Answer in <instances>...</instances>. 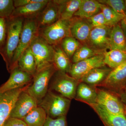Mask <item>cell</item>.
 Instances as JSON below:
<instances>
[{"label": "cell", "mask_w": 126, "mask_h": 126, "mask_svg": "<svg viewBox=\"0 0 126 126\" xmlns=\"http://www.w3.org/2000/svg\"><path fill=\"white\" fill-rule=\"evenodd\" d=\"M25 19L11 17L7 19V33L4 52L1 55L9 72L12 60L18 47Z\"/></svg>", "instance_id": "6da1fadb"}, {"label": "cell", "mask_w": 126, "mask_h": 126, "mask_svg": "<svg viewBox=\"0 0 126 126\" xmlns=\"http://www.w3.org/2000/svg\"><path fill=\"white\" fill-rule=\"evenodd\" d=\"M39 29L36 18L25 19L19 43L12 58L9 72L18 67L21 56L30 47L34 39L39 35Z\"/></svg>", "instance_id": "7a4b0ae2"}, {"label": "cell", "mask_w": 126, "mask_h": 126, "mask_svg": "<svg viewBox=\"0 0 126 126\" xmlns=\"http://www.w3.org/2000/svg\"><path fill=\"white\" fill-rule=\"evenodd\" d=\"M71 100L48 90L44 97L39 103L45 110L47 116L53 118L66 116L70 107Z\"/></svg>", "instance_id": "3957f363"}, {"label": "cell", "mask_w": 126, "mask_h": 126, "mask_svg": "<svg viewBox=\"0 0 126 126\" xmlns=\"http://www.w3.org/2000/svg\"><path fill=\"white\" fill-rule=\"evenodd\" d=\"M29 47L35 59L37 72L53 64V46L38 35L34 39Z\"/></svg>", "instance_id": "277c9868"}, {"label": "cell", "mask_w": 126, "mask_h": 126, "mask_svg": "<svg viewBox=\"0 0 126 126\" xmlns=\"http://www.w3.org/2000/svg\"><path fill=\"white\" fill-rule=\"evenodd\" d=\"M56 71L53 64L38 71L33 77V83L27 92L37 100L38 104L48 92L50 81Z\"/></svg>", "instance_id": "5b68a950"}, {"label": "cell", "mask_w": 126, "mask_h": 126, "mask_svg": "<svg viewBox=\"0 0 126 126\" xmlns=\"http://www.w3.org/2000/svg\"><path fill=\"white\" fill-rule=\"evenodd\" d=\"M71 19H60L51 25L39 29L38 35L52 46L60 44L64 39L71 36Z\"/></svg>", "instance_id": "8992f818"}, {"label": "cell", "mask_w": 126, "mask_h": 126, "mask_svg": "<svg viewBox=\"0 0 126 126\" xmlns=\"http://www.w3.org/2000/svg\"><path fill=\"white\" fill-rule=\"evenodd\" d=\"M51 89L66 98H75L80 80L73 78L68 74L56 71L52 76Z\"/></svg>", "instance_id": "52a82bcc"}, {"label": "cell", "mask_w": 126, "mask_h": 126, "mask_svg": "<svg viewBox=\"0 0 126 126\" xmlns=\"http://www.w3.org/2000/svg\"><path fill=\"white\" fill-rule=\"evenodd\" d=\"M126 85V61L112 69L102 83L97 87L103 88L121 98Z\"/></svg>", "instance_id": "ba28073f"}, {"label": "cell", "mask_w": 126, "mask_h": 126, "mask_svg": "<svg viewBox=\"0 0 126 126\" xmlns=\"http://www.w3.org/2000/svg\"><path fill=\"white\" fill-rule=\"evenodd\" d=\"M112 29V27L107 25L93 27L85 44L104 54L110 49V37Z\"/></svg>", "instance_id": "9c48e42d"}, {"label": "cell", "mask_w": 126, "mask_h": 126, "mask_svg": "<svg viewBox=\"0 0 126 126\" xmlns=\"http://www.w3.org/2000/svg\"><path fill=\"white\" fill-rule=\"evenodd\" d=\"M97 104L113 115H125L124 103L119 97L101 88H96Z\"/></svg>", "instance_id": "30bf717a"}, {"label": "cell", "mask_w": 126, "mask_h": 126, "mask_svg": "<svg viewBox=\"0 0 126 126\" xmlns=\"http://www.w3.org/2000/svg\"><path fill=\"white\" fill-rule=\"evenodd\" d=\"M31 84L5 92H0V126H3L10 117L19 95L22 92L27 90Z\"/></svg>", "instance_id": "8fae6325"}, {"label": "cell", "mask_w": 126, "mask_h": 126, "mask_svg": "<svg viewBox=\"0 0 126 126\" xmlns=\"http://www.w3.org/2000/svg\"><path fill=\"white\" fill-rule=\"evenodd\" d=\"M104 58V54L98 55L73 63L68 74L73 78L80 80L86 74L93 69L106 66Z\"/></svg>", "instance_id": "7c38bea8"}, {"label": "cell", "mask_w": 126, "mask_h": 126, "mask_svg": "<svg viewBox=\"0 0 126 126\" xmlns=\"http://www.w3.org/2000/svg\"><path fill=\"white\" fill-rule=\"evenodd\" d=\"M38 106L35 98L27 92V90L22 92L18 96L10 117L22 119L32 109Z\"/></svg>", "instance_id": "4fadbf2b"}, {"label": "cell", "mask_w": 126, "mask_h": 126, "mask_svg": "<svg viewBox=\"0 0 126 126\" xmlns=\"http://www.w3.org/2000/svg\"><path fill=\"white\" fill-rule=\"evenodd\" d=\"M8 80L0 87V92L22 87L31 83L33 77L17 67L10 72Z\"/></svg>", "instance_id": "5bb4252c"}, {"label": "cell", "mask_w": 126, "mask_h": 126, "mask_svg": "<svg viewBox=\"0 0 126 126\" xmlns=\"http://www.w3.org/2000/svg\"><path fill=\"white\" fill-rule=\"evenodd\" d=\"M36 19L39 29L51 25L60 19L59 9L56 0H49Z\"/></svg>", "instance_id": "9a60e30c"}, {"label": "cell", "mask_w": 126, "mask_h": 126, "mask_svg": "<svg viewBox=\"0 0 126 126\" xmlns=\"http://www.w3.org/2000/svg\"><path fill=\"white\" fill-rule=\"evenodd\" d=\"M93 28L88 19L74 16L71 19V36L81 44H86Z\"/></svg>", "instance_id": "2e32d148"}, {"label": "cell", "mask_w": 126, "mask_h": 126, "mask_svg": "<svg viewBox=\"0 0 126 126\" xmlns=\"http://www.w3.org/2000/svg\"><path fill=\"white\" fill-rule=\"evenodd\" d=\"M89 106L96 113L104 126H126L125 115L111 114L97 104Z\"/></svg>", "instance_id": "e0dca14e"}, {"label": "cell", "mask_w": 126, "mask_h": 126, "mask_svg": "<svg viewBox=\"0 0 126 126\" xmlns=\"http://www.w3.org/2000/svg\"><path fill=\"white\" fill-rule=\"evenodd\" d=\"M48 1L49 0H44L43 2L16 7L11 17H19L24 19L36 18Z\"/></svg>", "instance_id": "ac0fdd59"}, {"label": "cell", "mask_w": 126, "mask_h": 126, "mask_svg": "<svg viewBox=\"0 0 126 126\" xmlns=\"http://www.w3.org/2000/svg\"><path fill=\"white\" fill-rule=\"evenodd\" d=\"M112 70L106 65L95 68L84 75L80 81L90 86L97 87L106 80Z\"/></svg>", "instance_id": "d6986e66"}, {"label": "cell", "mask_w": 126, "mask_h": 126, "mask_svg": "<svg viewBox=\"0 0 126 126\" xmlns=\"http://www.w3.org/2000/svg\"><path fill=\"white\" fill-rule=\"evenodd\" d=\"M96 88L80 82L77 88L74 99L89 106L96 103Z\"/></svg>", "instance_id": "ffe728a7"}, {"label": "cell", "mask_w": 126, "mask_h": 126, "mask_svg": "<svg viewBox=\"0 0 126 126\" xmlns=\"http://www.w3.org/2000/svg\"><path fill=\"white\" fill-rule=\"evenodd\" d=\"M101 12L100 3L98 0H81L74 16L89 19Z\"/></svg>", "instance_id": "44dd1931"}, {"label": "cell", "mask_w": 126, "mask_h": 126, "mask_svg": "<svg viewBox=\"0 0 126 126\" xmlns=\"http://www.w3.org/2000/svg\"><path fill=\"white\" fill-rule=\"evenodd\" d=\"M54 47L53 65L57 71L68 74L73 64L72 61L63 51L60 45Z\"/></svg>", "instance_id": "7402d4cb"}, {"label": "cell", "mask_w": 126, "mask_h": 126, "mask_svg": "<svg viewBox=\"0 0 126 126\" xmlns=\"http://www.w3.org/2000/svg\"><path fill=\"white\" fill-rule=\"evenodd\" d=\"M81 0H56L59 9L60 19L70 20L74 16Z\"/></svg>", "instance_id": "603a6c76"}, {"label": "cell", "mask_w": 126, "mask_h": 126, "mask_svg": "<svg viewBox=\"0 0 126 126\" xmlns=\"http://www.w3.org/2000/svg\"><path fill=\"white\" fill-rule=\"evenodd\" d=\"M104 57L105 65L113 69L126 61V50H109L104 53Z\"/></svg>", "instance_id": "cb8c5ba5"}, {"label": "cell", "mask_w": 126, "mask_h": 126, "mask_svg": "<svg viewBox=\"0 0 126 126\" xmlns=\"http://www.w3.org/2000/svg\"><path fill=\"white\" fill-rule=\"evenodd\" d=\"M18 66L33 77L36 74L37 72L36 61L30 47L21 56L18 61Z\"/></svg>", "instance_id": "d4e9b609"}, {"label": "cell", "mask_w": 126, "mask_h": 126, "mask_svg": "<svg viewBox=\"0 0 126 126\" xmlns=\"http://www.w3.org/2000/svg\"><path fill=\"white\" fill-rule=\"evenodd\" d=\"M47 116L45 110L38 106L31 111L23 120L27 126H44Z\"/></svg>", "instance_id": "484cf974"}, {"label": "cell", "mask_w": 126, "mask_h": 126, "mask_svg": "<svg viewBox=\"0 0 126 126\" xmlns=\"http://www.w3.org/2000/svg\"><path fill=\"white\" fill-rule=\"evenodd\" d=\"M110 49L126 50V37L119 23L112 27L110 40Z\"/></svg>", "instance_id": "4316f807"}, {"label": "cell", "mask_w": 126, "mask_h": 126, "mask_svg": "<svg viewBox=\"0 0 126 126\" xmlns=\"http://www.w3.org/2000/svg\"><path fill=\"white\" fill-rule=\"evenodd\" d=\"M102 54L94 50L86 44H81L72 57L71 61L73 63L90 58L93 56Z\"/></svg>", "instance_id": "83f0119b"}, {"label": "cell", "mask_w": 126, "mask_h": 126, "mask_svg": "<svg viewBox=\"0 0 126 126\" xmlns=\"http://www.w3.org/2000/svg\"><path fill=\"white\" fill-rule=\"evenodd\" d=\"M101 12L106 19L107 25L110 27L119 24L126 16L118 14L112 9L103 4L100 3Z\"/></svg>", "instance_id": "f1b7e54d"}, {"label": "cell", "mask_w": 126, "mask_h": 126, "mask_svg": "<svg viewBox=\"0 0 126 126\" xmlns=\"http://www.w3.org/2000/svg\"><path fill=\"white\" fill-rule=\"evenodd\" d=\"M81 45V43L72 36H68L61 41L60 47L70 60Z\"/></svg>", "instance_id": "f546056e"}, {"label": "cell", "mask_w": 126, "mask_h": 126, "mask_svg": "<svg viewBox=\"0 0 126 126\" xmlns=\"http://www.w3.org/2000/svg\"><path fill=\"white\" fill-rule=\"evenodd\" d=\"M98 1L111 7L118 14L126 16L125 0H99Z\"/></svg>", "instance_id": "4dcf8cb0"}, {"label": "cell", "mask_w": 126, "mask_h": 126, "mask_svg": "<svg viewBox=\"0 0 126 126\" xmlns=\"http://www.w3.org/2000/svg\"><path fill=\"white\" fill-rule=\"evenodd\" d=\"M15 9L13 0H0V18L9 19Z\"/></svg>", "instance_id": "1f68e13d"}, {"label": "cell", "mask_w": 126, "mask_h": 126, "mask_svg": "<svg viewBox=\"0 0 126 126\" xmlns=\"http://www.w3.org/2000/svg\"><path fill=\"white\" fill-rule=\"evenodd\" d=\"M7 33V19L0 18V54L4 52Z\"/></svg>", "instance_id": "d6a6232c"}, {"label": "cell", "mask_w": 126, "mask_h": 126, "mask_svg": "<svg viewBox=\"0 0 126 126\" xmlns=\"http://www.w3.org/2000/svg\"><path fill=\"white\" fill-rule=\"evenodd\" d=\"M66 116L53 118L47 116L44 126H68Z\"/></svg>", "instance_id": "836d02e7"}, {"label": "cell", "mask_w": 126, "mask_h": 126, "mask_svg": "<svg viewBox=\"0 0 126 126\" xmlns=\"http://www.w3.org/2000/svg\"><path fill=\"white\" fill-rule=\"evenodd\" d=\"M88 19L93 27L107 25L106 19L102 12Z\"/></svg>", "instance_id": "e575fe53"}, {"label": "cell", "mask_w": 126, "mask_h": 126, "mask_svg": "<svg viewBox=\"0 0 126 126\" xmlns=\"http://www.w3.org/2000/svg\"><path fill=\"white\" fill-rule=\"evenodd\" d=\"M3 126H27L22 119L15 118L9 117L7 119Z\"/></svg>", "instance_id": "d590c367"}, {"label": "cell", "mask_w": 126, "mask_h": 126, "mask_svg": "<svg viewBox=\"0 0 126 126\" xmlns=\"http://www.w3.org/2000/svg\"><path fill=\"white\" fill-rule=\"evenodd\" d=\"M44 0H14L15 7H17L33 3L43 2Z\"/></svg>", "instance_id": "8d00e7d4"}, {"label": "cell", "mask_w": 126, "mask_h": 126, "mask_svg": "<svg viewBox=\"0 0 126 126\" xmlns=\"http://www.w3.org/2000/svg\"><path fill=\"white\" fill-rule=\"evenodd\" d=\"M126 98V93L124 94V95H123L121 97V99L122 101H123L125 98Z\"/></svg>", "instance_id": "74e56055"}, {"label": "cell", "mask_w": 126, "mask_h": 126, "mask_svg": "<svg viewBox=\"0 0 126 126\" xmlns=\"http://www.w3.org/2000/svg\"><path fill=\"white\" fill-rule=\"evenodd\" d=\"M124 114L126 117V104L124 103Z\"/></svg>", "instance_id": "f35d334b"}, {"label": "cell", "mask_w": 126, "mask_h": 126, "mask_svg": "<svg viewBox=\"0 0 126 126\" xmlns=\"http://www.w3.org/2000/svg\"><path fill=\"white\" fill-rule=\"evenodd\" d=\"M126 87H125V89H124V92H123V94H122V95L121 96V97L122 96H123V95H124V94H126Z\"/></svg>", "instance_id": "ab89813d"}, {"label": "cell", "mask_w": 126, "mask_h": 126, "mask_svg": "<svg viewBox=\"0 0 126 126\" xmlns=\"http://www.w3.org/2000/svg\"><path fill=\"white\" fill-rule=\"evenodd\" d=\"M123 102L124 103L126 104V98H125V99L123 101Z\"/></svg>", "instance_id": "60d3db41"}, {"label": "cell", "mask_w": 126, "mask_h": 126, "mask_svg": "<svg viewBox=\"0 0 126 126\" xmlns=\"http://www.w3.org/2000/svg\"><path fill=\"white\" fill-rule=\"evenodd\" d=\"M125 3H126V0H125Z\"/></svg>", "instance_id": "b9f144b4"}, {"label": "cell", "mask_w": 126, "mask_h": 126, "mask_svg": "<svg viewBox=\"0 0 126 126\" xmlns=\"http://www.w3.org/2000/svg\"></svg>", "instance_id": "7bdbcfd3"}]
</instances>
